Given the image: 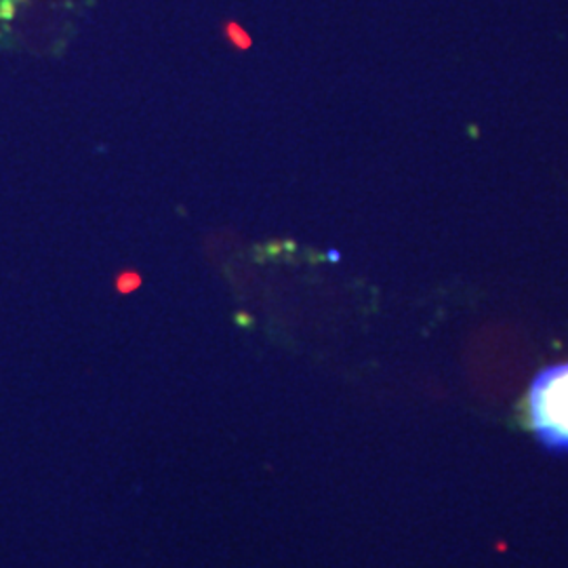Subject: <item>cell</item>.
I'll return each mask as SVG.
<instances>
[{
    "label": "cell",
    "mask_w": 568,
    "mask_h": 568,
    "mask_svg": "<svg viewBox=\"0 0 568 568\" xmlns=\"http://www.w3.org/2000/svg\"><path fill=\"white\" fill-rule=\"evenodd\" d=\"M527 417L549 450H568V363L544 368L528 387Z\"/></svg>",
    "instance_id": "cell-1"
},
{
    "label": "cell",
    "mask_w": 568,
    "mask_h": 568,
    "mask_svg": "<svg viewBox=\"0 0 568 568\" xmlns=\"http://www.w3.org/2000/svg\"><path fill=\"white\" fill-rule=\"evenodd\" d=\"M140 284H142L140 274H133V272H124V274H121V276L116 278V286H119L121 293H131V291H135Z\"/></svg>",
    "instance_id": "cell-2"
},
{
    "label": "cell",
    "mask_w": 568,
    "mask_h": 568,
    "mask_svg": "<svg viewBox=\"0 0 568 568\" xmlns=\"http://www.w3.org/2000/svg\"><path fill=\"white\" fill-rule=\"evenodd\" d=\"M11 2H18V0H11Z\"/></svg>",
    "instance_id": "cell-4"
},
{
    "label": "cell",
    "mask_w": 568,
    "mask_h": 568,
    "mask_svg": "<svg viewBox=\"0 0 568 568\" xmlns=\"http://www.w3.org/2000/svg\"><path fill=\"white\" fill-rule=\"evenodd\" d=\"M232 30V34H234V41H236V44L239 47H246L248 44V39H246V34H243V32H239L236 28H230Z\"/></svg>",
    "instance_id": "cell-3"
}]
</instances>
